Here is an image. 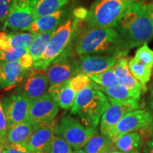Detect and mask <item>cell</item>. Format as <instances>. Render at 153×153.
I'll list each match as a JSON object with an SVG mask.
<instances>
[{"label":"cell","mask_w":153,"mask_h":153,"mask_svg":"<svg viewBox=\"0 0 153 153\" xmlns=\"http://www.w3.org/2000/svg\"><path fill=\"white\" fill-rule=\"evenodd\" d=\"M38 35L32 33H11L6 38L7 49L11 48H28L31 45Z\"/></svg>","instance_id":"4316f807"},{"label":"cell","mask_w":153,"mask_h":153,"mask_svg":"<svg viewBox=\"0 0 153 153\" xmlns=\"http://www.w3.org/2000/svg\"><path fill=\"white\" fill-rule=\"evenodd\" d=\"M109 106L110 102L105 94L89 86L76 94L70 112L78 116L85 126L97 128Z\"/></svg>","instance_id":"277c9868"},{"label":"cell","mask_w":153,"mask_h":153,"mask_svg":"<svg viewBox=\"0 0 153 153\" xmlns=\"http://www.w3.org/2000/svg\"><path fill=\"white\" fill-rule=\"evenodd\" d=\"M129 69L131 73L143 85H146L150 81L153 67L141 62L133 57L129 60Z\"/></svg>","instance_id":"d4e9b609"},{"label":"cell","mask_w":153,"mask_h":153,"mask_svg":"<svg viewBox=\"0 0 153 153\" xmlns=\"http://www.w3.org/2000/svg\"><path fill=\"white\" fill-rule=\"evenodd\" d=\"M150 110L136 109L126 114L108 135L113 144L120 137L137 131H148L152 124Z\"/></svg>","instance_id":"52a82bcc"},{"label":"cell","mask_w":153,"mask_h":153,"mask_svg":"<svg viewBox=\"0 0 153 153\" xmlns=\"http://www.w3.org/2000/svg\"><path fill=\"white\" fill-rule=\"evenodd\" d=\"M59 127L61 136L74 150L84 148L89 140L98 133L97 128L83 126L70 114L63 115Z\"/></svg>","instance_id":"8992f818"},{"label":"cell","mask_w":153,"mask_h":153,"mask_svg":"<svg viewBox=\"0 0 153 153\" xmlns=\"http://www.w3.org/2000/svg\"><path fill=\"white\" fill-rule=\"evenodd\" d=\"M2 153H6V152H4V151H3V152H2Z\"/></svg>","instance_id":"f6af8a7d"},{"label":"cell","mask_w":153,"mask_h":153,"mask_svg":"<svg viewBox=\"0 0 153 153\" xmlns=\"http://www.w3.org/2000/svg\"><path fill=\"white\" fill-rule=\"evenodd\" d=\"M38 0H13L12 5L4 28L26 30L36 20L34 11Z\"/></svg>","instance_id":"ba28073f"},{"label":"cell","mask_w":153,"mask_h":153,"mask_svg":"<svg viewBox=\"0 0 153 153\" xmlns=\"http://www.w3.org/2000/svg\"><path fill=\"white\" fill-rule=\"evenodd\" d=\"M147 9H148L149 16H150V18L153 24V2L147 4Z\"/></svg>","instance_id":"ab89813d"},{"label":"cell","mask_w":153,"mask_h":153,"mask_svg":"<svg viewBox=\"0 0 153 153\" xmlns=\"http://www.w3.org/2000/svg\"><path fill=\"white\" fill-rule=\"evenodd\" d=\"M35 125L28 120L9 128L6 135L4 147L7 144L24 145L33 133Z\"/></svg>","instance_id":"ffe728a7"},{"label":"cell","mask_w":153,"mask_h":153,"mask_svg":"<svg viewBox=\"0 0 153 153\" xmlns=\"http://www.w3.org/2000/svg\"><path fill=\"white\" fill-rule=\"evenodd\" d=\"M114 28L130 50L148 43L153 38V24L142 1H136L120 17Z\"/></svg>","instance_id":"7a4b0ae2"},{"label":"cell","mask_w":153,"mask_h":153,"mask_svg":"<svg viewBox=\"0 0 153 153\" xmlns=\"http://www.w3.org/2000/svg\"><path fill=\"white\" fill-rule=\"evenodd\" d=\"M4 149V148L3 144H2V143H0V153H2L3 152Z\"/></svg>","instance_id":"ee69618b"},{"label":"cell","mask_w":153,"mask_h":153,"mask_svg":"<svg viewBox=\"0 0 153 153\" xmlns=\"http://www.w3.org/2000/svg\"><path fill=\"white\" fill-rule=\"evenodd\" d=\"M58 105L48 92L30 102L27 120L33 125L37 126L50 121L58 114Z\"/></svg>","instance_id":"4fadbf2b"},{"label":"cell","mask_w":153,"mask_h":153,"mask_svg":"<svg viewBox=\"0 0 153 153\" xmlns=\"http://www.w3.org/2000/svg\"><path fill=\"white\" fill-rule=\"evenodd\" d=\"M113 145L110 137L103 134H95L89 140L83 148L86 153H101Z\"/></svg>","instance_id":"83f0119b"},{"label":"cell","mask_w":153,"mask_h":153,"mask_svg":"<svg viewBox=\"0 0 153 153\" xmlns=\"http://www.w3.org/2000/svg\"><path fill=\"white\" fill-rule=\"evenodd\" d=\"M72 153H86L85 151L82 149H78V150H74Z\"/></svg>","instance_id":"7bdbcfd3"},{"label":"cell","mask_w":153,"mask_h":153,"mask_svg":"<svg viewBox=\"0 0 153 153\" xmlns=\"http://www.w3.org/2000/svg\"><path fill=\"white\" fill-rule=\"evenodd\" d=\"M108 101L110 106L101 116L100 121L101 133L107 136L126 114L132 111L139 109L140 107V99L125 101L108 99Z\"/></svg>","instance_id":"9c48e42d"},{"label":"cell","mask_w":153,"mask_h":153,"mask_svg":"<svg viewBox=\"0 0 153 153\" xmlns=\"http://www.w3.org/2000/svg\"><path fill=\"white\" fill-rule=\"evenodd\" d=\"M32 72L23 68L19 62L0 63V89L10 90L20 84Z\"/></svg>","instance_id":"2e32d148"},{"label":"cell","mask_w":153,"mask_h":153,"mask_svg":"<svg viewBox=\"0 0 153 153\" xmlns=\"http://www.w3.org/2000/svg\"><path fill=\"white\" fill-rule=\"evenodd\" d=\"M72 48L57 57L46 70V74L51 85L65 82L77 74V59Z\"/></svg>","instance_id":"30bf717a"},{"label":"cell","mask_w":153,"mask_h":153,"mask_svg":"<svg viewBox=\"0 0 153 153\" xmlns=\"http://www.w3.org/2000/svg\"><path fill=\"white\" fill-rule=\"evenodd\" d=\"M6 153H30L28 152L24 145L7 144L4 147Z\"/></svg>","instance_id":"e575fe53"},{"label":"cell","mask_w":153,"mask_h":153,"mask_svg":"<svg viewBox=\"0 0 153 153\" xmlns=\"http://www.w3.org/2000/svg\"><path fill=\"white\" fill-rule=\"evenodd\" d=\"M68 82L70 87L76 93L79 92L82 89L91 86L92 83V81L89 78V76L84 74H76L69 79Z\"/></svg>","instance_id":"4dcf8cb0"},{"label":"cell","mask_w":153,"mask_h":153,"mask_svg":"<svg viewBox=\"0 0 153 153\" xmlns=\"http://www.w3.org/2000/svg\"><path fill=\"white\" fill-rule=\"evenodd\" d=\"M56 104L64 110H69L73 106L76 93L69 85L68 81L51 85L48 90Z\"/></svg>","instance_id":"d6986e66"},{"label":"cell","mask_w":153,"mask_h":153,"mask_svg":"<svg viewBox=\"0 0 153 153\" xmlns=\"http://www.w3.org/2000/svg\"><path fill=\"white\" fill-rule=\"evenodd\" d=\"M81 22L82 20L72 14L57 28L41 57L33 63L36 70L46 71L53 61L72 48V43L77 38Z\"/></svg>","instance_id":"3957f363"},{"label":"cell","mask_w":153,"mask_h":153,"mask_svg":"<svg viewBox=\"0 0 153 153\" xmlns=\"http://www.w3.org/2000/svg\"><path fill=\"white\" fill-rule=\"evenodd\" d=\"M114 145L113 144V145H111V146L108 147V148H107L106 149H105V150L103 151V152H101V153H111L112 150H113V148H114Z\"/></svg>","instance_id":"60d3db41"},{"label":"cell","mask_w":153,"mask_h":153,"mask_svg":"<svg viewBox=\"0 0 153 153\" xmlns=\"http://www.w3.org/2000/svg\"><path fill=\"white\" fill-rule=\"evenodd\" d=\"M149 106H150V111L151 113V115H152V124H151V126L148 130V132L149 133H150V135L152 137H153V89L150 94V101H149Z\"/></svg>","instance_id":"74e56055"},{"label":"cell","mask_w":153,"mask_h":153,"mask_svg":"<svg viewBox=\"0 0 153 153\" xmlns=\"http://www.w3.org/2000/svg\"><path fill=\"white\" fill-rule=\"evenodd\" d=\"M74 52L77 55L105 54L125 57L130 48L114 28H87L76 38Z\"/></svg>","instance_id":"6da1fadb"},{"label":"cell","mask_w":153,"mask_h":153,"mask_svg":"<svg viewBox=\"0 0 153 153\" xmlns=\"http://www.w3.org/2000/svg\"><path fill=\"white\" fill-rule=\"evenodd\" d=\"M119 57L109 55H84L77 59V74H99L110 70Z\"/></svg>","instance_id":"5bb4252c"},{"label":"cell","mask_w":153,"mask_h":153,"mask_svg":"<svg viewBox=\"0 0 153 153\" xmlns=\"http://www.w3.org/2000/svg\"><path fill=\"white\" fill-rule=\"evenodd\" d=\"M9 128L27 120L30 101L22 94L10 93L1 99Z\"/></svg>","instance_id":"7c38bea8"},{"label":"cell","mask_w":153,"mask_h":153,"mask_svg":"<svg viewBox=\"0 0 153 153\" xmlns=\"http://www.w3.org/2000/svg\"><path fill=\"white\" fill-rule=\"evenodd\" d=\"M139 0H96L86 19L87 28H114L120 17Z\"/></svg>","instance_id":"5b68a950"},{"label":"cell","mask_w":153,"mask_h":153,"mask_svg":"<svg viewBox=\"0 0 153 153\" xmlns=\"http://www.w3.org/2000/svg\"><path fill=\"white\" fill-rule=\"evenodd\" d=\"M72 14L74 15V16L76 17L77 19H80V20H83V19H87V14H88V11L86 10L85 8H77L75 10L73 11Z\"/></svg>","instance_id":"d590c367"},{"label":"cell","mask_w":153,"mask_h":153,"mask_svg":"<svg viewBox=\"0 0 153 153\" xmlns=\"http://www.w3.org/2000/svg\"><path fill=\"white\" fill-rule=\"evenodd\" d=\"M91 86L94 89L102 91L106 95L107 98L108 99H113V100L120 101L140 99L141 93H142V91L131 90V89H128L125 86L121 85L104 87L92 82Z\"/></svg>","instance_id":"44dd1931"},{"label":"cell","mask_w":153,"mask_h":153,"mask_svg":"<svg viewBox=\"0 0 153 153\" xmlns=\"http://www.w3.org/2000/svg\"><path fill=\"white\" fill-rule=\"evenodd\" d=\"M56 29L38 34L33 43H31V45L28 48L29 53L33 57L34 62L41 58L43 52L46 48L48 43H49L50 40Z\"/></svg>","instance_id":"484cf974"},{"label":"cell","mask_w":153,"mask_h":153,"mask_svg":"<svg viewBox=\"0 0 153 153\" xmlns=\"http://www.w3.org/2000/svg\"><path fill=\"white\" fill-rule=\"evenodd\" d=\"M129 60L127 57H120L113 66V70L117 76L119 85L125 86L133 91H142L146 90V87L133 75L129 69Z\"/></svg>","instance_id":"ac0fdd59"},{"label":"cell","mask_w":153,"mask_h":153,"mask_svg":"<svg viewBox=\"0 0 153 153\" xmlns=\"http://www.w3.org/2000/svg\"><path fill=\"white\" fill-rule=\"evenodd\" d=\"M70 0H38L34 16L36 19L40 16L53 14L62 9Z\"/></svg>","instance_id":"cb8c5ba5"},{"label":"cell","mask_w":153,"mask_h":153,"mask_svg":"<svg viewBox=\"0 0 153 153\" xmlns=\"http://www.w3.org/2000/svg\"><path fill=\"white\" fill-rule=\"evenodd\" d=\"M60 132L55 120L35 126L34 130L24 146L30 153H45L55 135Z\"/></svg>","instance_id":"8fae6325"},{"label":"cell","mask_w":153,"mask_h":153,"mask_svg":"<svg viewBox=\"0 0 153 153\" xmlns=\"http://www.w3.org/2000/svg\"><path fill=\"white\" fill-rule=\"evenodd\" d=\"M72 148L61 136L60 132L55 135L45 153H72Z\"/></svg>","instance_id":"f546056e"},{"label":"cell","mask_w":153,"mask_h":153,"mask_svg":"<svg viewBox=\"0 0 153 153\" xmlns=\"http://www.w3.org/2000/svg\"><path fill=\"white\" fill-rule=\"evenodd\" d=\"M49 84L47 74L30 73L16 88V91L22 94L31 102L48 92Z\"/></svg>","instance_id":"9a60e30c"},{"label":"cell","mask_w":153,"mask_h":153,"mask_svg":"<svg viewBox=\"0 0 153 153\" xmlns=\"http://www.w3.org/2000/svg\"><path fill=\"white\" fill-rule=\"evenodd\" d=\"M13 0H0V23L6 22L10 12Z\"/></svg>","instance_id":"836d02e7"},{"label":"cell","mask_w":153,"mask_h":153,"mask_svg":"<svg viewBox=\"0 0 153 153\" xmlns=\"http://www.w3.org/2000/svg\"><path fill=\"white\" fill-rule=\"evenodd\" d=\"M1 62H19L23 68L32 70L33 68V59L28 48H11L0 53Z\"/></svg>","instance_id":"7402d4cb"},{"label":"cell","mask_w":153,"mask_h":153,"mask_svg":"<svg viewBox=\"0 0 153 153\" xmlns=\"http://www.w3.org/2000/svg\"><path fill=\"white\" fill-rule=\"evenodd\" d=\"M7 34L8 33L7 32L0 31V53L7 49V42H6Z\"/></svg>","instance_id":"8d00e7d4"},{"label":"cell","mask_w":153,"mask_h":153,"mask_svg":"<svg viewBox=\"0 0 153 153\" xmlns=\"http://www.w3.org/2000/svg\"><path fill=\"white\" fill-rule=\"evenodd\" d=\"M88 76H89L91 81L101 87H108L119 85L117 76L115 74L112 68L101 73L90 74Z\"/></svg>","instance_id":"f1b7e54d"},{"label":"cell","mask_w":153,"mask_h":153,"mask_svg":"<svg viewBox=\"0 0 153 153\" xmlns=\"http://www.w3.org/2000/svg\"><path fill=\"white\" fill-rule=\"evenodd\" d=\"M116 148L125 153H140L143 145L142 136L137 132H131L120 137L114 143Z\"/></svg>","instance_id":"603a6c76"},{"label":"cell","mask_w":153,"mask_h":153,"mask_svg":"<svg viewBox=\"0 0 153 153\" xmlns=\"http://www.w3.org/2000/svg\"><path fill=\"white\" fill-rule=\"evenodd\" d=\"M135 58L141 62L153 67V51L148 45V43L140 46L135 53Z\"/></svg>","instance_id":"1f68e13d"},{"label":"cell","mask_w":153,"mask_h":153,"mask_svg":"<svg viewBox=\"0 0 153 153\" xmlns=\"http://www.w3.org/2000/svg\"><path fill=\"white\" fill-rule=\"evenodd\" d=\"M143 153H153V137L146 143L143 149Z\"/></svg>","instance_id":"f35d334b"},{"label":"cell","mask_w":153,"mask_h":153,"mask_svg":"<svg viewBox=\"0 0 153 153\" xmlns=\"http://www.w3.org/2000/svg\"><path fill=\"white\" fill-rule=\"evenodd\" d=\"M8 130V122H7V117L4 111L2 102H1V100H0V143H2L3 145Z\"/></svg>","instance_id":"d6a6232c"},{"label":"cell","mask_w":153,"mask_h":153,"mask_svg":"<svg viewBox=\"0 0 153 153\" xmlns=\"http://www.w3.org/2000/svg\"><path fill=\"white\" fill-rule=\"evenodd\" d=\"M111 153H125V152H122V151L118 150V149L116 148V147H115V145H114V148H113V150H112Z\"/></svg>","instance_id":"b9f144b4"},{"label":"cell","mask_w":153,"mask_h":153,"mask_svg":"<svg viewBox=\"0 0 153 153\" xmlns=\"http://www.w3.org/2000/svg\"><path fill=\"white\" fill-rule=\"evenodd\" d=\"M68 12V9L62 8L53 14L38 17L32 23L28 30L30 33L38 35L56 29L66 20Z\"/></svg>","instance_id":"e0dca14e"}]
</instances>
